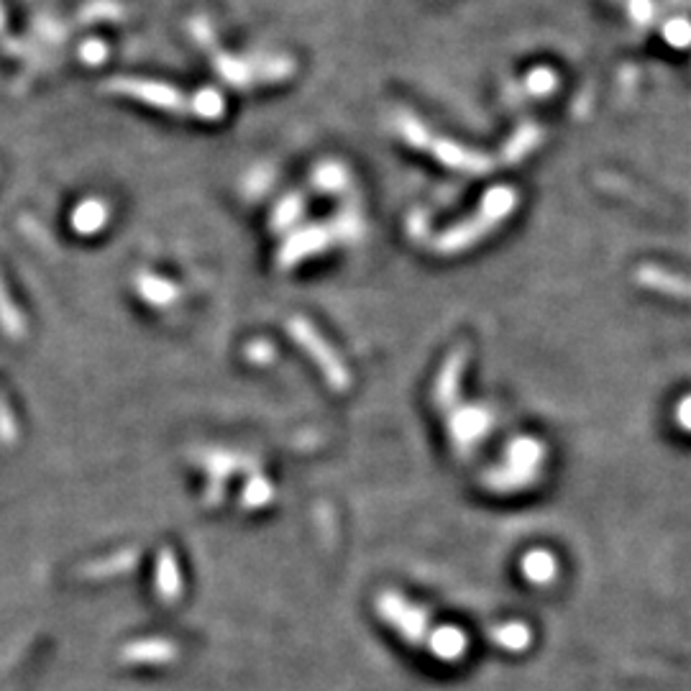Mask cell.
I'll return each instance as SVG.
<instances>
[{
    "label": "cell",
    "instance_id": "5b68a950",
    "mask_svg": "<svg viewBox=\"0 0 691 691\" xmlns=\"http://www.w3.org/2000/svg\"><path fill=\"white\" fill-rule=\"evenodd\" d=\"M635 279H638L643 287H648V290L663 292V295H671V297H681V300H691V279L679 277V274H671L661 267L645 264V267L638 269Z\"/></svg>",
    "mask_w": 691,
    "mask_h": 691
},
{
    "label": "cell",
    "instance_id": "7a4b0ae2",
    "mask_svg": "<svg viewBox=\"0 0 691 691\" xmlns=\"http://www.w3.org/2000/svg\"><path fill=\"white\" fill-rule=\"evenodd\" d=\"M397 131L405 136L407 144H413L415 149L428 151V154H433V157L441 164H446V167L471 172V175H484V172L492 169V162H489L484 154L464 149V146L453 144V141L438 139V136L430 134L428 128H425L415 116L400 113V116H397Z\"/></svg>",
    "mask_w": 691,
    "mask_h": 691
},
{
    "label": "cell",
    "instance_id": "7c38bea8",
    "mask_svg": "<svg viewBox=\"0 0 691 691\" xmlns=\"http://www.w3.org/2000/svg\"><path fill=\"white\" fill-rule=\"evenodd\" d=\"M300 208H302V200L300 198H287L285 203L279 205L277 215H274V226H277V228L290 226V223L295 221L297 215H300Z\"/></svg>",
    "mask_w": 691,
    "mask_h": 691
},
{
    "label": "cell",
    "instance_id": "52a82bcc",
    "mask_svg": "<svg viewBox=\"0 0 691 691\" xmlns=\"http://www.w3.org/2000/svg\"><path fill=\"white\" fill-rule=\"evenodd\" d=\"M346 182H349V175H346V169L341 167V164H323V167L315 172V185L323 187V190H341V187H346Z\"/></svg>",
    "mask_w": 691,
    "mask_h": 691
},
{
    "label": "cell",
    "instance_id": "8992f818",
    "mask_svg": "<svg viewBox=\"0 0 691 691\" xmlns=\"http://www.w3.org/2000/svg\"><path fill=\"white\" fill-rule=\"evenodd\" d=\"M538 141H541V128L535 126V123H525V126L517 128V134L512 136L510 144L505 146V151H502V159H505L507 164L520 162L525 154H530V151L538 146Z\"/></svg>",
    "mask_w": 691,
    "mask_h": 691
},
{
    "label": "cell",
    "instance_id": "5bb4252c",
    "mask_svg": "<svg viewBox=\"0 0 691 691\" xmlns=\"http://www.w3.org/2000/svg\"><path fill=\"white\" fill-rule=\"evenodd\" d=\"M198 111H200V116H208V118H215V116H221V108H223V103H221V98L215 93H205V95H200V100H198Z\"/></svg>",
    "mask_w": 691,
    "mask_h": 691
},
{
    "label": "cell",
    "instance_id": "8fae6325",
    "mask_svg": "<svg viewBox=\"0 0 691 691\" xmlns=\"http://www.w3.org/2000/svg\"><path fill=\"white\" fill-rule=\"evenodd\" d=\"M630 16L635 24L648 26L656 18V3L653 0H630Z\"/></svg>",
    "mask_w": 691,
    "mask_h": 691
},
{
    "label": "cell",
    "instance_id": "277c9868",
    "mask_svg": "<svg viewBox=\"0 0 691 691\" xmlns=\"http://www.w3.org/2000/svg\"><path fill=\"white\" fill-rule=\"evenodd\" d=\"M333 236H336V231L326 226H313L305 228V231H297L295 236H290L285 249H282V259L279 262H282V267H292V264H297L305 256L318 254L320 249H326L333 241Z\"/></svg>",
    "mask_w": 691,
    "mask_h": 691
},
{
    "label": "cell",
    "instance_id": "ba28073f",
    "mask_svg": "<svg viewBox=\"0 0 691 691\" xmlns=\"http://www.w3.org/2000/svg\"><path fill=\"white\" fill-rule=\"evenodd\" d=\"M556 85L558 77L553 75L551 70H546V67H541V70H535L533 75L528 77L525 90H528L530 95H535V98H546V95H551L553 90H556Z\"/></svg>",
    "mask_w": 691,
    "mask_h": 691
},
{
    "label": "cell",
    "instance_id": "6da1fadb",
    "mask_svg": "<svg viewBox=\"0 0 691 691\" xmlns=\"http://www.w3.org/2000/svg\"><path fill=\"white\" fill-rule=\"evenodd\" d=\"M517 205V192L512 187H494L484 195L482 205H479V213L471 218V221L461 223V226L451 228V231L441 233L433 246H436L438 254H459V251L469 249L471 244H477L492 231L494 226H500L507 215L515 210Z\"/></svg>",
    "mask_w": 691,
    "mask_h": 691
},
{
    "label": "cell",
    "instance_id": "3957f363",
    "mask_svg": "<svg viewBox=\"0 0 691 691\" xmlns=\"http://www.w3.org/2000/svg\"><path fill=\"white\" fill-rule=\"evenodd\" d=\"M290 331L292 336H295V341L300 343L302 349L308 351L310 356L315 359V364L323 369V374H326L328 384H331L333 390H349L351 384V377L349 372H346V366L341 364V359H338L336 354H333V349L328 346L326 341H323V336H320L318 331H315L313 326H310L308 320L302 318H292L290 320Z\"/></svg>",
    "mask_w": 691,
    "mask_h": 691
},
{
    "label": "cell",
    "instance_id": "4fadbf2b",
    "mask_svg": "<svg viewBox=\"0 0 691 691\" xmlns=\"http://www.w3.org/2000/svg\"><path fill=\"white\" fill-rule=\"evenodd\" d=\"M497 640H500L505 648H515L517 651V648H525V645H528V630H525L523 625H507L505 635Z\"/></svg>",
    "mask_w": 691,
    "mask_h": 691
},
{
    "label": "cell",
    "instance_id": "9c48e42d",
    "mask_svg": "<svg viewBox=\"0 0 691 691\" xmlns=\"http://www.w3.org/2000/svg\"><path fill=\"white\" fill-rule=\"evenodd\" d=\"M663 36H666V41L671 44V47H689L691 44V24L686 21V18H674V21H668L666 26H663Z\"/></svg>",
    "mask_w": 691,
    "mask_h": 691
},
{
    "label": "cell",
    "instance_id": "30bf717a",
    "mask_svg": "<svg viewBox=\"0 0 691 691\" xmlns=\"http://www.w3.org/2000/svg\"><path fill=\"white\" fill-rule=\"evenodd\" d=\"M525 571H528L530 579L546 581L556 571V564H553V558H548L546 553H535V556L525 558Z\"/></svg>",
    "mask_w": 691,
    "mask_h": 691
}]
</instances>
